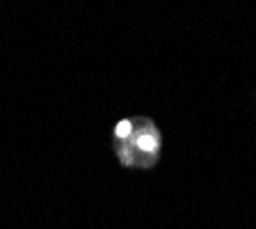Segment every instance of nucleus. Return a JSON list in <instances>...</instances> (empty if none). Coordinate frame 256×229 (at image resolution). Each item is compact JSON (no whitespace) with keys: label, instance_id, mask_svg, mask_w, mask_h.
Wrapping results in <instances>:
<instances>
[{"label":"nucleus","instance_id":"obj_2","mask_svg":"<svg viewBox=\"0 0 256 229\" xmlns=\"http://www.w3.org/2000/svg\"><path fill=\"white\" fill-rule=\"evenodd\" d=\"M128 133H130V122H122L117 126V135H122L124 138V135H128Z\"/></svg>","mask_w":256,"mask_h":229},{"label":"nucleus","instance_id":"obj_1","mask_svg":"<svg viewBox=\"0 0 256 229\" xmlns=\"http://www.w3.org/2000/svg\"><path fill=\"white\" fill-rule=\"evenodd\" d=\"M140 147H142V149H154V147H156V140L149 138V135L144 133V135H140Z\"/></svg>","mask_w":256,"mask_h":229}]
</instances>
